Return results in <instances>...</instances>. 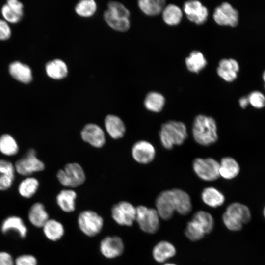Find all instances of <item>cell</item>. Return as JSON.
<instances>
[{
	"label": "cell",
	"mask_w": 265,
	"mask_h": 265,
	"mask_svg": "<svg viewBox=\"0 0 265 265\" xmlns=\"http://www.w3.org/2000/svg\"><path fill=\"white\" fill-rule=\"evenodd\" d=\"M97 3L94 0H82L78 2L75 7L76 13L82 17H90L96 12Z\"/></svg>",
	"instance_id": "37"
},
{
	"label": "cell",
	"mask_w": 265,
	"mask_h": 265,
	"mask_svg": "<svg viewBox=\"0 0 265 265\" xmlns=\"http://www.w3.org/2000/svg\"><path fill=\"white\" fill-rule=\"evenodd\" d=\"M162 19L168 25L175 26L179 24L183 17L181 9L174 4L165 6L162 11Z\"/></svg>",
	"instance_id": "33"
},
{
	"label": "cell",
	"mask_w": 265,
	"mask_h": 265,
	"mask_svg": "<svg viewBox=\"0 0 265 265\" xmlns=\"http://www.w3.org/2000/svg\"><path fill=\"white\" fill-rule=\"evenodd\" d=\"M176 253L175 247L167 241H160L154 247L152 254L154 259L159 263H163L173 257Z\"/></svg>",
	"instance_id": "24"
},
{
	"label": "cell",
	"mask_w": 265,
	"mask_h": 265,
	"mask_svg": "<svg viewBox=\"0 0 265 265\" xmlns=\"http://www.w3.org/2000/svg\"><path fill=\"white\" fill-rule=\"evenodd\" d=\"M1 13L6 21L12 23H17L23 16L11 8L6 3L2 7Z\"/></svg>",
	"instance_id": "42"
},
{
	"label": "cell",
	"mask_w": 265,
	"mask_h": 265,
	"mask_svg": "<svg viewBox=\"0 0 265 265\" xmlns=\"http://www.w3.org/2000/svg\"><path fill=\"white\" fill-rule=\"evenodd\" d=\"M0 265H15L12 256L5 251H0Z\"/></svg>",
	"instance_id": "45"
},
{
	"label": "cell",
	"mask_w": 265,
	"mask_h": 265,
	"mask_svg": "<svg viewBox=\"0 0 265 265\" xmlns=\"http://www.w3.org/2000/svg\"><path fill=\"white\" fill-rule=\"evenodd\" d=\"M15 167L11 162L0 159V190L9 189L15 177Z\"/></svg>",
	"instance_id": "20"
},
{
	"label": "cell",
	"mask_w": 265,
	"mask_h": 265,
	"mask_svg": "<svg viewBox=\"0 0 265 265\" xmlns=\"http://www.w3.org/2000/svg\"><path fill=\"white\" fill-rule=\"evenodd\" d=\"M239 71V65L238 62L233 58L221 59L217 68L218 75L229 82H233L237 79Z\"/></svg>",
	"instance_id": "15"
},
{
	"label": "cell",
	"mask_w": 265,
	"mask_h": 265,
	"mask_svg": "<svg viewBox=\"0 0 265 265\" xmlns=\"http://www.w3.org/2000/svg\"><path fill=\"white\" fill-rule=\"evenodd\" d=\"M6 4L19 14L23 15V5L17 0H8Z\"/></svg>",
	"instance_id": "46"
},
{
	"label": "cell",
	"mask_w": 265,
	"mask_h": 265,
	"mask_svg": "<svg viewBox=\"0 0 265 265\" xmlns=\"http://www.w3.org/2000/svg\"><path fill=\"white\" fill-rule=\"evenodd\" d=\"M243 225L248 223L252 219L251 212L249 207L239 202L231 203L225 212Z\"/></svg>",
	"instance_id": "18"
},
{
	"label": "cell",
	"mask_w": 265,
	"mask_h": 265,
	"mask_svg": "<svg viewBox=\"0 0 265 265\" xmlns=\"http://www.w3.org/2000/svg\"><path fill=\"white\" fill-rule=\"evenodd\" d=\"M196 175L206 181H213L219 177V162L212 158H197L192 162Z\"/></svg>",
	"instance_id": "5"
},
{
	"label": "cell",
	"mask_w": 265,
	"mask_h": 265,
	"mask_svg": "<svg viewBox=\"0 0 265 265\" xmlns=\"http://www.w3.org/2000/svg\"><path fill=\"white\" fill-rule=\"evenodd\" d=\"M240 171L238 162L231 157H223L219 163L220 177L226 180H232L237 177Z\"/></svg>",
	"instance_id": "17"
},
{
	"label": "cell",
	"mask_w": 265,
	"mask_h": 265,
	"mask_svg": "<svg viewBox=\"0 0 265 265\" xmlns=\"http://www.w3.org/2000/svg\"><path fill=\"white\" fill-rule=\"evenodd\" d=\"M11 29L7 22L0 19V40H5L11 36Z\"/></svg>",
	"instance_id": "44"
},
{
	"label": "cell",
	"mask_w": 265,
	"mask_h": 265,
	"mask_svg": "<svg viewBox=\"0 0 265 265\" xmlns=\"http://www.w3.org/2000/svg\"><path fill=\"white\" fill-rule=\"evenodd\" d=\"M136 208L135 221L140 229L148 234L156 233L159 228L160 217L156 209L143 205H139Z\"/></svg>",
	"instance_id": "4"
},
{
	"label": "cell",
	"mask_w": 265,
	"mask_h": 265,
	"mask_svg": "<svg viewBox=\"0 0 265 265\" xmlns=\"http://www.w3.org/2000/svg\"><path fill=\"white\" fill-rule=\"evenodd\" d=\"M77 194L72 189H63L56 196V201L59 208L64 212L70 213L76 209Z\"/></svg>",
	"instance_id": "26"
},
{
	"label": "cell",
	"mask_w": 265,
	"mask_h": 265,
	"mask_svg": "<svg viewBox=\"0 0 265 265\" xmlns=\"http://www.w3.org/2000/svg\"><path fill=\"white\" fill-rule=\"evenodd\" d=\"M263 216L265 219V205L264 206V208H263Z\"/></svg>",
	"instance_id": "49"
},
{
	"label": "cell",
	"mask_w": 265,
	"mask_h": 265,
	"mask_svg": "<svg viewBox=\"0 0 265 265\" xmlns=\"http://www.w3.org/2000/svg\"><path fill=\"white\" fill-rule=\"evenodd\" d=\"M222 220L226 227L232 231H239L241 230L243 224L232 216L224 212L222 215Z\"/></svg>",
	"instance_id": "41"
},
{
	"label": "cell",
	"mask_w": 265,
	"mask_h": 265,
	"mask_svg": "<svg viewBox=\"0 0 265 265\" xmlns=\"http://www.w3.org/2000/svg\"><path fill=\"white\" fill-rule=\"evenodd\" d=\"M14 167L18 174L28 176L34 172L43 170L45 164L37 158L35 150L30 149L23 158L15 162Z\"/></svg>",
	"instance_id": "8"
},
{
	"label": "cell",
	"mask_w": 265,
	"mask_h": 265,
	"mask_svg": "<svg viewBox=\"0 0 265 265\" xmlns=\"http://www.w3.org/2000/svg\"><path fill=\"white\" fill-rule=\"evenodd\" d=\"M165 103L164 97L160 93L157 92H149L146 96L144 105L149 111L158 113L160 112Z\"/></svg>",
	"instance_id": "31"
},
{
	"label": "cell",
	"mask_w": 265,
	"mask_h": 265,
	"mask_svg": "<svg viewBox=\"0 0 265 265\" xmlns=\"http://www.w3.org/2000/svg\"><path fill=\"white\" fill-rule=\"evenodd\" d=\"M249 104L253 108L261 109L265 107V95L261 91L255 90L247 96Z\"/></svg>",
	"instance_id": "40"
},
{
	"label": "cell",
	"mask_w": 265,
	"mask_h": 265,
	"mask_svg": "<svg viewBox=\"0 0 265 265\" xmlns=\"http://www.w3.org/2000/svg\"><path fill=\"white\" fill-rule=\"evenodd\" d=\"M159 136L162 146L171 150L174 146L184 143L187 137V128L182 122L168 121L161 125Z\"/></svg>",
	"instance_id": "2"
},
{
	"label": "cell",
	"mask_w": 265,
	"mask_h": 265,
	"mask_svg": "<svg viewBox=\"0 0 265 265\" xmlns=\"http://www.w3.org/2000/svg\"><path fill=\"white\" fill-rule=\"evenodd\" d=\"M184 11L187 19L195 24L201 25L207 20L208 9L199 1L186 2L184 5Z\"/></svg>",
	"instance_id": "14"
},
{
	"label": "cell",
	"mask_w": 265,
	"mask_h": 265,
	"mask_svg": "<svg viewBox=\"0 0 265 265\" xmlns=\"http://www.w3.org/2000/svg\"><path fill=\"white\" fill-rule=\"evenodd\" d=\"M15 265H37L35 257L30 254H23L14 260Z\"/></svg>",
	"instance_id": "43"
},
{
	"label": "cell",
	"mask_w": 265,
	"mask_h": 265,
	"mask_svg": "<svg viewBox=\"0 0 265 265\" xmlns=\"http://www.w3.org/2000/svg\"><path fill=\"white\" fill-rule=\"evenodd\" d=\"M125 249L122 239L117 236H108L101 240L99 250L106 258L112 259L121 256Z\"/></svg>",
	"instance_id": "10"
},
{
	"label": "cell",
	"mask_w": 265,
	"mask_h": 265,
	"mask_svg": "<svg viewBox=\"0 0 265 265\" xmlns=\"http://www.w3.org/2000/svg\"><path fill=\"white\" fill-rule=\"evenodd\" d=\"M45 71L48 77L57 80L64 79L68 73L66 63L60 59H54L47 62Z\"/></svg>",
	"instance_id": "25"
},
{
	"label": "cell",
	"mask_w": 265,
	"mask_h": 265,
	"mask_svg": "<svg viewBox=\"0 0 265 265\" xmlns=\"http://www.w3.org/2000/svg\"><path fill=\"white\" fill-rule=\"evenodd\" d=\"M264 88L265 89V85H264Z\"/></svg>",
	"instance_id": "51"
},
{
	"label": "cell",
	"mask_w": 265,
	"mask_h": 265,
	"mask_svg": "<svg viewBox=\"0 0 265 265\" xmlns=\"http://www.w3.org/2000/svg\"><path fill=\"white\" fill-rule=\"evenodd\" d=\"M186 236L192 241H196L203 238L205 235L203 230L195 222L189 221L185 230Z\"/></svg>",
	"instance_id": "38"
},
{
	"label": "cell",
	"mask_w": 265,
	"mask_h": 265,
	"mask_svg": "<svg viewBox=\"0 0 265 265\" xmlns=\"http://www.w3.org/2000/svg\"><path fill=\"white\" fill-rule=\"evenodd\" d=\"M172 190L174 197L175 211L183 215L189 214L192 210V203L188 194L179 188Z\"/></svg>",
	"instance_id": "21"
},
{
	"label": "cell",
	"mask_w": 265,
	"mask_h": 265,
	"mask_svg": "<svg viewBox=\"0 0 265 265\" xmlns=\"http://www.w3.org/2000/svg\"><path fill=\"white\" fill-rule=\"evenodd\" d=\"M113 15L123 18H128L130 16L129 10L122 3L110 1L107 3V9Z\"/></svg>",
	"instance_id": "39"
},
{
	"label": "cell",
	"mask_w": 265,
	"mask_h": 265,
	"mask_svg": "<svg viewBox=\"0 0 265 265\" xmlns=\"http://www.w3.org/2000/svg\"><path fill=\"white\" fill-rule=\"evenodd\" d=\"M1 232L5 234L13 231L22 238L26 237L27 229L22 219L17 216H10L5 218L1 226Z\"/></svg>",
	"instance_id": "23"
},
{
	"label": "cell",
	"mask_w": 265,
	"mask_h": 265,
	"mask_svg": "<svg viewBox=\"0 0 265 265\" xmlns=\"http://www.w3.org/2000/svg\"><path fill=\"white\" fill-rule=\"evenodd\" d=\"M262 79H263V80L264 82L265 83V70H264V71L263 73Z\"/></svg>",
	"instance_id": "48"
},
{
	"label": "cell",
	"mask_w": 265,
	"mask_h": 265,
	"mask_svg": "<svg viewBox=\"0 0 265 265\" xmlns=\"http://www.w3.org/2000/svg\"><path fill=\"white\" fill-rule=\"evenodd\" d=\"M111 215L117 224L130 227L135 221L136 208L131 203L122 201L112 206Z\"/></svg>",
	"instance_id": "7"
},
{
	"label": "cell",
	"mask_w": 265,
	"mask_h": 265,
	"mask_svg": "<svg viewBox=\"0 0 265 265\" xmlns=\"http://www.w3.org/2000/svg\"><path fill=\"white\" fill-rule=\"evenodd\" d=\"M103 18L106 24L115 31L122 32H126L130 27L129 19L116 16L107 10L104 11Z\"/></svg>",
	"instance_id": "29"
},
{
	"label": "cell",
	"mask_w": 265,
	"mask_h": 265,
	"mask_svg": "<svg viewBox=\"0 0 265 265\" xmlns=\"http://www.w3.org/2000/svg\"><path fill=\"white\" fill-rule=\"evenodd\" d=\"M164 0H140L138 5L145 14L148 16H156L162 12L165 7Z\"/></svg>",
	"instance_id": "32"
},
{
	"label": "cell",
	"mask_w": 265,
	"mask_h": 265,
	"mask_svg": "<svg viewBox=\"0 0 265 265\" xmlns=\"http://www.w3.org/2000/svg\"><path fill=\"white\" fill-rule=\"evenodd\" d=\"M104 124L107 133L111 138L117 139L124 135L125 125L118 116L113 114L107 115L105 119Z\"/></svg>",
	"instance_id": "16"
},
{
	"label": "cell",
	"mask_w": 265,
	"mask_h": 265,
	"mask_svg": "<svg viewBox=\"0 0 265 265\" xmlns=\"http://www.w3.org/2000/svg\"><path fill=\"white\" fill-rule=\"evenodd\" d=\"M213 17L215 22L221 26L235 27L239 22L238 12L228 2H223L216 7Z\"/></svg>",
	"instance_id": "9"
},
{
	"label": "cell",
	"mask_w": 265,
	"mask_h": 265,
	"mask_svg": "<svg viewBox=\"0 0 265 265\" xmlns=\"http://www.w3.org/2000/svg\"><path fill=\"white\" fill-rule=\"evenodd\" d=\"M238 103L240 107L242 109L246 108L249 105L247 96H243L239 98Z\"/></svg>",
	"instance_id": "47"
},
{
	"label": "cell",
	"mask_w": 265,
	"mask_h": 265,
	"mask_svg": "<svg viewBox=\"0 0 265 265\" xmlns=\"http://www.w3.org/2000/svg\"><path fill=\"white\" fill-rule=\"evenodd\" d=\"M39 183L34 177H27L19 184L18 191L21 196L26 198L32 197L36 192Z\"/></svg>",
	"instance_id": "35"
},
{
	"label": "cell",
	"mask_w": 265,
	"mask_h": 265,
	"mask_svg": "<svg viewBox=\"0 0 265 265\" xmlns=\"http://www.w3.org/2000/svg\"><path fill=\"white\" fill-rule=\"evenodd\" d=\"M155 205L160 218L165 220H170L176 211L172 190L161 191L157 197Z\"/></svg>",
	"instance_id": "11"
},
{
	"label": "cell",
	"mask_w": 265,
	"mask_h": 265,
	"mask_svg": "<svg viewBox=\"0 0 265 265\" xmlns=\"http://www.w3.org/2000/svg\"><path fill=\"white\" fill-rule=\"evenodd\" d=\"M163 265H177L176 264H173V263H167Z\"/></svg>",
	"instance_id": "50"
},
{
	"label": "cell",
	"mask_w": 265,
	"mask_h": 265,
	"mask_svg": "<svg viewBox=\"0 0 265 265\" xmlns=\"http://www.w3.org/2000/svg\"><path fill=\"white\" fill-rule=\"evenodd\" d=\"M192 133L195 142L202 146L214 144L218 138L216 121L211 116L197 115L193 122Z\"/></svg>",
	"instance_id": "1"
},
{
	"label": "cell",
	"mask_w": 265,
	"mask_h": 265,
	"mask_svg": "<svg viewBox=\"0 0 265 265\" xmlns=\"http://www.w3.org/2000/svg\"><path fill=\"white\" fill-rule=\"evenodd\" d=\"M185 62L187 69L195 73L202 70L207 64L204 55L198 51L191 52L189 56L186 58Z\"/></svg>",
	"instance_id": "30"
},
{
	"label": "cell",
	"mask_w": 265,
	"mask_h": 265,
	"mask_svg": "<svg viewBox=\"0 0 265 265\" xmlns=\"http://www.w3.org/2000/svg\"><path fill=\"white\" fill-rule=\"evenodd\" d=\"M57 178L64 186L76 187L85 181V175L81 166L77 163L67 164L57 173Z\"/></svg>",
	"instance_id": "6"
},
{
	"label": "cell",
	"mask_w": 265,
	"mask_h": 265,
	"mask_svg": "<svg viewBox=\"0 0 265 265\" xmlns=\"http://www.w3.org/2000/svg\"><path fill=\"white\" fill-rule=\"evenodd\" d=\"M80 135L85 142L96 148H101L106 143L104 131L99 125L94 123L86 124L82 129Z\"/></svg>",
	"instance_id": "13"
},
{
	"label": "cell",
	"mask_w": 265,
	"mask_h": 265,
	"mask_svg": "<svg viewBox=\"0 0 265 265\" xmlns=\"http://www.w3.org/2000/svg\"><path fill=\"white\" fill-rule=\"evenodd\" d=\"M192 221L197 223L204 231L205 234L212 232L214 226V219L209 212L199 211L193 215Z\"/></svg>",
	"instance_id": "34"
},
{
	"label": "cell",
	"mask_w": 265,
	"mask_h": 265,
	"mask_svg": "<svg viewBox=\"0 0 265 265\" xmlns=\"http://www.w3.org/2000/svg\"><path fill=\"white\" fill-rule=\"evenodd\" d=\"M77 223L82 233L88 237H93L101 232L104 226V219L95 211L84 210L78 215Z\"/></svg>",
	"instance_id": "3"
},
{
	"label": "cell",
	"mask_w": 265,
	"mask_h": 265,
	"mask_svg": "<svg viewBox=\"0 0 265 265\" xmlns=\"http://www.w3.org/2000/svg\"><path fill=\"white\" fill-rule=\"evenodd\" d=\"M19 146L16 140L8 134H2L0 136V152L8 156L17 154Z\"/></svg>",
	"instance_id": "36"
},
{
	"label": "cell",
	"mask_w": 265,
	"mask_h": 265,
	"mask_svg": "<svg viewBox=\"0 0 265 265\" xmlns=\"http://www.w3.org/2000/svg\"><path fill=\"white\" fill-rule=\"evenodd\" d=\"M11 76L17 80L24 83H29L32 79V71L26 64L20 61L12 62L9 66Z\"/></svg>",
	"instance_id": "22"
},
{
	"label": "cell",
	"mask_w": 265,
	"mask_h": 265,
	"mask_svg": "<svg viewBox=\"0 0 265 265\" xmlns=\"http://www.w3.org/2000/svg\"><path fill=\"white\" fill-rule=\"evenodd\" d=\"M28 218L34 227L42 228L50 219L44 205L40 202L34 203L28 211Z\"/></svg>",
	"instance_id": "19"
},
{
	"label": "cell",
	"mask_w": 265,
	"mask_h": 265,
	"mask_svg": "<svg viewBox=\"0 0 265 265\" xmlns=\"http://www.w3.org/2000/svg\"><path fill=\"white\" fill-rule=\"evenodd\" d=\"M132 155L136 162L146 164L154 160L156 156V150L154 146L149 142L140 140L133 145Z\"/></svg>",
	"instance_id": "12"
},
{
	"label": "cell",
	"mask_w": 265,
	"mask_h": 265,
	"mask_svg": "<svg viewBox=\"0 0 265 265\" xmlns=\"http://www.w3.org/2000/svg\"><path fill=\"white\" fill-rule=\"evenodd\" d=\"M42 229L46 238L52 241L60 239L65 233L63 225L54 219H49L42 227Z\"/></svg>",
	"instance_id": "27"
},
{
	"label": "cell",
	"mask_w": 265,
	"mask_h": 265,
	"mask_svg": "<svg viewBox=\"0 0 265 265\" xmlns=\"http://www.w3.org/2000/svg\"><path fill=\"white\" fill-rule=\"evenodd\" d=\"M201 199L206 205L212 208L221 206L225 201L224 194L213 187L205 188L201 193Z\"/></svg>",
	"instance_id": "28"
}]
</instances>
